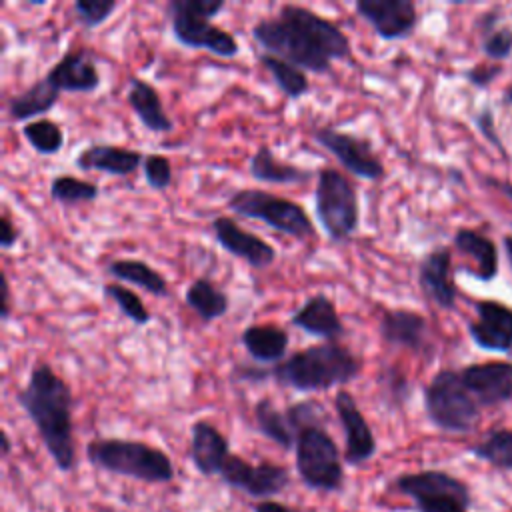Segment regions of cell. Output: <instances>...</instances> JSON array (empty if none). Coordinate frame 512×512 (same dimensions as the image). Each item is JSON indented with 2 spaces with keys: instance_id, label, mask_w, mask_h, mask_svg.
<instances>
[{
  "instance_id": "cell-1",
  "label": "cell",
  "mask_w": 512,
  "mask_h": 512,
  "mask_svg": "<svg viewBox=\"0 0 512 512\" xmlns=\"http://www.w3.org/2000/svg\"><path fill=\"white\" fill-rule=\"evenodd\" d=\"M250 34L266 54L312 74H328L334 60L352 56V42L346 32L302 4H282L276 16L254 22Z\"/></svg>"
},
{
  "instance_id": "cell-2",
  "label": "cell",
  "mask_w": 512,
  "mask_h": 512,
  "mask_svg": "<svg viewBox=\"0 0 512 512\" xmlns=\"http://www.w3.org/2000/svg\"><path fill=\"white\" fill-rule=\"evenodd\" d=\"M16 402L36 426L38 436L60 472L76 468V442L70 384L46 362L36 364L26 384L16 392Z\"/></svg>"
},
{
  "instance_id": "cell-3",
  "label": "cell",
  "mask_w": 512,
  "mask_h": 512,
  "mask_svg": "<svg viewBox=\"0 0 512 512\" xmlns=\"http://www.w3.org/2000/svg\"><path fill=\"white\" fill-rule=\"evenodd\" d=\"M362 372V360L340 342L300 348L270 368L276 384L298 392H326L350 384Z\"/></svg>"
},
{
  "instance_id": "cell-4",
  "label": "cell",
  "mask_w": 512,
  "mask_h": 512,
  "mask_svg": "<svg viewBox=\"0 0 512 512\" xmlns=\"http://www.w3.org/2000/svg\"><path fill=\"white\" fill-rule=\"evenodd\" d=\"M86 458L98 470L148 484H166L176 476L170 456L142 440L94 438L86 444Z\"/></svg>"
},
{
  "instance_id": "cell-5",
  "label": "cell",
  "mask_w": 512,
  "mask_h": 512,
  "mask_svg": "<svg viewBox=\"0 0 512 512\" xmlns=\"http://www.w3.org/2000/svg\"><path fill=\"white\" fill-rule=\"evenodd\" d=\"M224 8V0H170L166 4V14L174 40L190 50H206L220 58H236L240 54L238 40L226 28L212 22Z\"/></svg>"
},
{
  "instance_id": "cell-6",
  "label": "cell",
  "mask_w": 512,
  "mask_h": 512,
  "mask_svg": "<svg viewBox=\"0 0 512 512\" xmlns=\"http://www.w3.org/2000/svg\"><path fill=\"white\" fill-rule=\"evenodd\" d=\"M314 212L324 234L336 242H346L360 226V202L354 182L338 168L316 172Z\"/></svg>"
},
{
  "instance_id": "cell-7",
  "label": "cell",
  "mask_w": 512,
  "mask_h": 512,
  "mask_svg": "<svg viewBox=\"0 0 512 512\" xmlns=\"http://www.w3.org/2000/svg\"><path fill=\"white\" fill-rule=\"evenodd\" d=\"M424 410L438 430L466 434L476 428L482 408L464 386L460 372L444 368L424 386Z\"/></svg>"
},
{
  "instance_id": "cell-8",
  "label": "cell",
  "mask_w": 512,
  "mask_h": 512,
  "mask_svg": "<svg viewBox=\"0 0 512 512\" xmlns=\"http://www.w3.org/2000/svg\"><path fill=\"white\" fill-rule=\"evenodd\" d=\"M226 208L246 220H258L296 240H308L316 228L306 210L284 196L260 188H238L226 198Z\"/></svg>"
},
{
  "instance_id": "cell-9",
  "label": "cell",
  "mask_w": 512,
  "mask_h": 512,
  "mask_svg": "<svg viewBox=\"0 0 512 512\" xmlns=\"http://www.w3.org/2000/svg\"><path fill=\"white\" fill-rule=\"evenodd\" d=\"M296 472L300 480L318 492H338L344 486L342 456L336 440L324 424H312L298 432Z\"/></svg>"
},
{
  "instance_id": "cell-10",
  "label": "cell",
  "mask_w": 512,
  "mask_h": 512,
  "mask_svg": "<svg viewBox=\"0 0 512 512\" xmlns=\"http://www.w3.org/2000/svg\"><path fill=\"white\" fill-rule=\"evenodd\" d=\"M396 492L414 502L416 512H470V486L446 470L406 472L394 480Z\"/></svg>"
},
{
  "instance_id": "cell-11",
  "label": "cell",
  "mask_w": 512,
  "mask_h": 512,
  "mask_svg": "<svg viewBox=\"0 0 512 512\" xmlns=\"http://www.w3.org/2000/svg\"><path fill=\"white\" fill-rule=\"evenodd\" d=\"M314 142L324 148L340 166L356 178L378 182L384 178L386 168L376 156L370 140L352 132H342L334 126H318L312 130Z\"/></svg>"
},
{
  "instance_id": "cell-12",
  "label": "cell",
  "mask_w": 512,
  "mask_h": 512,
  "mask_svg": "<svg viewBox=\"0 0 512 512\" xmlns=\"http://www.w3.org/2000/svg\"><path fill=\"white\" fill-rule=\"evenodd\" d=\"M220 480L248 496L272 498L284 492V488L290 484V472L276 462L262 460L252 464L238 454H230L220 472Z\"/></svg>"
},
{
  "instance_id": "cell-13",
  "label": "cell",
  "mask_w": 512,
  "mask_h": 512,
  "mask_svg": "<svg viewBox=\"0 0 512 512\" xmlns=\"http://www.w3.org/2000/svg\"><path fill=\"white\" fill-rule=\"evenodd\" d=\"M354 12L384 42L412 36L420 22L418 8L412 0H356Z\"/></svg>"
},
{
  "instance_id": "cell-14",
  "label": "cell",
  "mask_w": 512,
  "mask_h": 512,
  "mask_svg": "<svg viewBox=\"0 0 512 512\" xmlns=\"http://www.w3.org/2000/svg\"><path fill=\"white\" fill-rule=\"evenodd\" d=\"M334 410L344 432V462L350 466L368 462L376 454L378 444L352 392L340 388L334 396Z\"/></svg>"
},
{
  "instance_id": "cell-15",
  "label": "cell",
  "mask_w": 512,
  "mask_h": 512,
  "mask_svg": "<svg viewBox=\"0 0 512 512\" xmlns=\"http://www.w3.org/2000/svg\"><path fill=\"white\" fill-rule=\"evenodd\" d=\"M210 230L214 234V240L224 252L232 254L234 258L246 262L256 270H264L276 262V256H278L276 248L264 238H260L258 234L244 230L230 216H224V214L216 216L210 222Z\"/></svg>"
},
{
  "instance_id": "cell-16",
  "label": "cell",
  "mask_w": 512,
  "mask_h": 512,
  "mask_svg": "<svg viewBox=\"0 0 512 512\" xmlns=\"http://www.w3.org/2000/svg\"><path fill=\"white\" fill-rule=\"evenodd\" d=\"M460 378L480 408L512 400V362L490 360L468 364L460 370Z\"/></svg>"
},
{
  "instance_id": "cell-17",
  "label": "cell",
  "mask_w": 512,
  "mask_h": 512,
  "mask_svg": "<svg viewBox=\"0 0 512 512\" xmlns=\"http://www.w3.org/2000/svg\"><path fill=\"white\" fill-rule=\"evenodd\" d=\"M46 80L66 94H92L100 88V70L84 46L64 52L44 74Z\"/></svg>"
},
{
  "instance_id": "cell-18",
  "label": "cell",
  "mask_w": 512,
  "mask_h": 512,
  "mask_svg": "<svg viewBox=\"0 0 512 512\" xmlns=\"http://www.w3.org/2000/svg\"><path fill=\"white\" fill-rule=\"evenodd\" d=\"M378 334L386 346L422 354L430 346L428 320L410 308H388L378 320Z\"/></svg>"
},
{
  "instance_id": "cell-19",
  "label": "cell",
  "mask_w": 512,
  "mask_h": 512,
  "mask_svg": "<svg viewBox=\"0 0 512 512\" xmlns=\"http://www.w3.org/2000/svg\"><path fill=\"white\" fill-rule=\"evenodd\" d=\"M472 342L482 350H512V308L496 300L476 302V320L468 324Z\"/></svg>"
},
{
  "instance_id": "cell-20",
  "label": "cell",
  "mask_w": 512,
  "mask_h": 512,
  "mask_svg": "<svg viewBox=\"0 0 512 512\" xmlns=\"http://www.w3.org/2000/svg\"><path fill=\"white\" fill-rule=\"evenodd\" d=\"M418 284L422 294L440 310H454L456 284L452 278V252L446 246L430 250L420 260Z\"/></svg>"
},
{
  "instance_id": "cell-21",
  "label": "cell",
  "mask_w": 512,
  "mask_h": 512,
  "mask_svg": "<svg viewBox=\"0 0 512 512\" xmlns=\"http://www.w3.org/2000/svg\"><path fill=\"white\" fill-rule=\"evenodd\" d=\"M290 324L324 342H338L346 334V326L336 304L324 292L308 296L290 316Z\"/></svg>"
},
{
  "instance_id": "cell-22",
  "label": "cell",
  "mask_w": 512,
  "mask_h": 512,
  "mask_svg": "<svg viewBox=\"0 0 512 512\" xmlns=\"http://www.w3.org/2000/svg\"><path fill=\"white\" fill-rule=\"evenodd\" d=\"M142 162L144 154L140 150L106 142H92L74 158V166L82 172H102L116 178L134 174L138 168H142Z\"/></svg>"
},
{
  "instance_id": "cell-23",
  "label": "cell",
  "mask_w": 512,
  "mask_h": 512,
  "mask_svg": "<svg viewBox=\"0 0 512 512\" xmlns=\"http://www.w3.org/2000/svg\"><path fill=\"white\" fill-rule=\"evenodd\" d=\"M190 460L202 476H214L222 472L230 458L228 438L208 420H196L190 428Z\"/></svg>"
},
{
  "instance_id": "cell-24",
  "label": "cell",
  "mask_w": 512,
  "mask_h": 512,
  "mask_svg": "<svg viewBox=\"0 0 512 512\" xmlns=\"http://www.w3.org/2000/svg\"><path fill=\"white\" fill-rule=\"evenodd\" d=\"M126 102L148 132L170 134L174 130V122L164 110L160 92L150 82L132 76L126 88Z\"/></svg>"
},
{
  "instance_id": "cell-25",
  "label": "cell",
  "mask_w": 512,
  "mask_h": 512,
  "mask_svg": "<svg viewBox=\"0 0 512 512\" xmlns=\"http://www.w3.org/2000/svg\"><path fill=\"white\" fill-rule=\"evenodd\" d=\"M240 342L256 364L276 366L286 358L290 336L282 326L266 322L246 326L240 334Z\"/></svg>"
},
{
  "instance_id": "cell-26",
  "label": "cell",
  "mask_w": 512,
  "mask_h": 512,
  "mask_svg": "<svg viewBox=\"0 0 512 512\" xmlns=\"http://www.w3.org/2000/svg\"><path fill=\"white\" fill-rule=\"evenodd\" d=\"M60 100V92L42 76L28 88L12 94L6 100V116L12 122H32L48 114Z\"/></svg>"
},
{
  "instance_id": "cell-27",
  "label": "cell",
  "mask_w": 512,
  "mask_h": 512,
  "mask_svg": "<svg viewBox=\"0 0 512 512\" xmlns=\"http://www.w3.org/2000/svg\"><path fill=\"white\" fill-rule=\"evenodd\" d=\"M248 172L254 180L266 184H306L314 176V172L308 168L282 162L266 144H260L252 154L248 162Z\"/></svg>"
},
{
  "instance_id": "cell-28",
  "label": "cell",
  "mask_w": 512,
  "mask_h": 512,
  "mask_svg": "<svg viewBox=\"0 0 512 512\" xmlns=\"http://www.w3.org/2000/svg\"><path fill=\"white\" fill-rule=\"evenodd\" d=\"M454 248L464 254L474 258L476 268L470 272L478 280H492L498 274V248L496 244L480 234L478 230L472 228H458L454 234Z\"/></svg>"
},
{
  "instance_id": "cell-29",
  "label": "cell",
  "mask_w": 512,
  "mask_h": 512,
  "mask_svg": "<svg viewBox=\"0 0 512 512\" xmlns=\"http://www.w3.org/2000/svg\"><path fill=\"white\" fill-rule=\"evenodd\" d=\"M106 274L114 280L126 282L130 286H138L156 298L168 296V280L164 278V274L160 270H156L154 266H150L144 260L116 258V260L108 262Z\"/></svg>"
},
{
  "instance_id": "cell-30",
  "label": "cell",
  "mask_w": 512,
  "mask_h": 512,
  "mask_svg": "<svg viewBox=\"0 0 512 512\" xmlns=\"http://www.w3.org/2000/svg\"><path fill=\"white\" fill-rule=\"evenodd\" d=\"M184 302L206 324L226 316L230 310L228 294L220 290L208 276H198L188 284Z\"/></svg>"
},
{
  "instance_id": "cell-31",
  "label": "cell",
  "mask_w": 512,
  "mask_h": 512,
  "mask_svg": "<svg viewBox=\"0 0 512 512\" xmlns=\"http://www.w3.org/2000/svg\"><path fill=\"white\" fill-rule=\"evenodd\" d=\"M254 422L262 436L278 444L282 450H292L296 446V432L284 410L276 408L272 398H260L254 404Z\"/></svg>"
},
{
  "instance_id": "cell-32",
  "label": "cell",
  "mask_w": 512,
  "mask_h": 512,
  "mask_svg": "<svg viewBox=\"0 0 512 512\" xmlns=\"http://www.w3.org/2000/svg\"><path fill=\"white\" fill-rule=\"evenodd\" d=\"M258 62L288 100H298L310 92V80L302 68L266 52L258 54Z\"/></svg>"
},
{
  "instance_id": "cell-33",
  "label": "cell",
  "mask_w": 512,
  "mask_h": 512,
  "mask_svg": "<svg viewBox=\"0 0 512 512\" xmlns=\"http://www.w3.org/2000/svg\"><path fill=\"white\" fill-rule=\"evenodd\" d=\"M470 454L496 470L512 472V428H492L470 446Z\"/></svg>"
},
{
  "instance_id": "cell-34",
  "label": "cell",
  "mask_w": 512,
  "mask_h": 512,
  "mask_svg": "<svg viewBox=\"0 0 512 512\" xmlns=\"http://www.w3.org/2000/svg\"><path fill=\"white\" fill-rule=\"evenodd\" d=\"M48 194L56 204H60L64 208H72L78 204H88V202L98 200L100 186L96 182H90V180H84V178L64 172V174H56L50 180Z\"/></svg>"
},
{
  "instance_id": "cell-35",
  "label": "cell",
  "mask_w": 512,
  "mask_h": 512,
  "mask_svg": "<svg viewBox=\"0 0 512 512\" xmlns=\"http://www.w3.org/2000/svg\"><path fill=\"white\" fill-rule=\"evenodd\" d=\"M22 136L40 156H54L64 146V128L52 118H38L24 124Z\"/></svg>"
},
{
  "instance_id": "cell-36",
  "label": "cell",
  "mask_w": 512,
  "mask_h": 512,
  "mask_svg": "<svg viewBox=\"0 0 512 512\" xmlns=\"http://www.w3.org/2000/svg\"><path fill=\"white\" fill-rule=\"evenodd\" d=\"M104 298L114 302V306L120 310L122 316H126L136 326H146L152 320V312L146 308L142 298L128 286L118 282H106L102 286Z\"/></svg>"
},
{
  "instance_id": "cell-37",
  "label": "cell",
  "mask_w": 512,
  "mask_h": 512,
  "mask_svg": "<svg viewBox=\"0 0 512 512\" xmlns=\"http://www.w3.org/2000/svg\"><path fill=\"white\" fill-rule=\"evenodd\" d=\"M376 386H378L380 398L390 408L404 406L412 394V384H410L406 372L396 364L380 366V370L376 374Z\"/></svg>"
},
{
  "instance_id": "cell-38",
  "label": "cell",
  "mask_w": 512,
  "mask_h": 512,
  "mask_svg": "<svg viewBox=\"0 0 512 512\" xmlns=\"http://www.w3.org/2000/svg\"><path fill=\"white\" fill-rule=\"evenodd\" d=\"M122 4L116 0H74L72 12L78 24L86 30H96L106 24Z\"/></svg>"
},
{
  "instance_id": "cell-39",
  "label": "cell",
  "mask_w": 512,
  "mask_h": 512,
  "mask_svg": "<svg viewBox=\"0 0 512 512\" xmlns=\"http://www.w3.org/2000/svg\"><path fill=\"white\" fill-rule=\"evenodd\" d=\"M142 174H144V182L156 192L168 190L174 180V170H172L170 158L166 154H158V152L144 154Z\"/></svg>"
},
{
  "instance_id": "cell-40",
  "label": "cell",
  "mask_w": 512,
  "mask_h": 512,
  "mask_svg": "<svg viewBox=\"0 0 512 512\" xmlns=\"http://www.w3.org/2000/svg\"><path fill=\"white\" fill-rule=\"evenodd\" d=\"M482 52L492 62H502L512 54V28H492L482 34Z\"/></svg>"
},
{
  "instance_id": "cell-41",
  "label": "cell",
  "mask_w": 512,
  "mask_h": 512,
  "mask_svg": "<svg viewBox=\"0 0 512 512\" xmlns=\"http://www.w3.org/2000/svg\"><path fill=\"white\" fill-rule=\"evenodd\" d=\"M270 368L272 366H260V364H236L232 368V380L236 382H248V384H262L270 380Z\"/></svg>"
},
{
  "instance_id": "cell-42",
  "label": "cell",
  "mask_w": 512,
  "mask_h": 512,
  "mask_svg": "<svg viewBox=\"0 0 512 512\" xmlns=\"http://www.w3.org/2000/svg\"><path fill=\"white\" fill-rule=\"evenodd\" d=\"M500 72H502L500 64H476L464 72V78L476 88H486L496 80Z\"/></svg>"
},
{
  "instance_id": "cell-43",
  "label": "cell",
  "mask_w": 512,
  "mask_h": 512,
  "mask_svg": "<svg viewBox=\"0 0 512 512\" xmlns=\"http://www.w3.org/2000/svg\"><path fill=\"white\" fill-rule=\"evenodd\" d=\"M474 124H476V128L480 130V134H482L490 144H494L496 148L502 146V144H500V136H498V132H496L494 114H492L490 108H484L482 112H478V114L474 116Z\"/></svg>"
},
{
  "instance_id": "cell-44",
  "label": "cell",
  "mask_w": 512,
  "mask_h": 512,
  "mask_svg": "<svg viewBox=\"0 0 512 512\" xmlns=\"http://www.w3.org/2000/svg\"><path fill=\"white\" fill-rule=\"evenodd\" d=\"M18 238H20V232L16 230L8 212H2V216H0V248L2 250L14 248L18 244Z\"/></svg>"
},
{
  "instance_id": "cell-45",
  "label": "cell",
  "mask_w": 512,
  "mask_h": 512,
  "mask_svg": "<svg viewBox=\"0 0 512 512\" xmlns=\"http://www.w3.org/2000/svg\"><path fill=\"white\" fill-rule=\"evenodd\" d=\"M0 280H2V300H0V318L2 322H8L10 314H12V294H10V282H8V276L6 272L0 274Z\"/></svg>"
},
{
  "instance_id": "cell-46",
  "label": "cell",
  "mask_w": 512,
  "mask_h": 512,
  "mask_svg": "<svg viewBox=\"0 0 512 512\" xmlns=\"http://www.w3.org/2000/svg\"><path fill=\"white\" fill-rule=\"evenodd\" d=\"M254 512H298L296 508L292 506H286L282 502H276V500H260L252 506Z\"/></svg>"
},
{
  "instance_id": "cell-47",
  "label": "cell",
  "mask_w": 512,
  "mask_h": 512,
  "mask_svg": "<svg viewBox=\"0 0 512 512\" xmlns=\"http://www.w3.org/2000/svg\"><path fill=\"white\" fill-rule=\"evenodd\" d=\"M488 184H492V186H496L506 198H510L512 200V184L510 182H500V180H488Z\"/></svg>"
},
{
  "instance_id": "cell-48",
  "label": "cell",
  "mask_w": 512,
  "mask_h": 512,
  "mask_svg": "<svg viewBox=\"0 0 512 512\" xmlns=\"http://www.w3.org/2000/svg\"><path fill=\"white\" fill-rule=\"evenodd\" d=\"M10 452H12L10 436H8V432H6V430H2V456L6 458V456H10Z\"/></svg>"
},
{
  "instance_id": "cell-49",
  "label": "cell",
  "mask_w": 512,
  "mask_h": 512,
  "mask_svg": "<svg viewBox=\"0 0 512 512\" xmlns=\"http://www.w3.org/2000/svg\"><path fill=\"white\" fill-rule=\"evenodd\" d=\"M504 250H506V256H508V262L512 266V234L504 238Z\"/></svg>"
},
{
  "instance_id": "cell-50",
  "label": "cell",
  "mask_w": 512,
  "mask_h": 512,
  "mask_svg": "<svg viewBox=\"0 0 512 512\" xmlns=\"http://www.w3.org/2000/svg\"><path fill=\"white\" fill-rule=\"evenodd\" d=\"M504 102L512 106V84H510V86H508V90L504 92Z\"/></svg>"
},
{
  "instance_id": "cell-51",
  "label": "cell",
  "mask_w": 512,
  "mask_h": 512,
  "mask_svg": "<svg viewBox=\"0 0 512 512\" xmlns=\"http://www.w3.org/2000/svg\"><path fill=\"white\" fill-rule=\"evenodd\" d=\"M28 4H32V6H46V0H30Z\"/></svg>"
}]
</instances>
